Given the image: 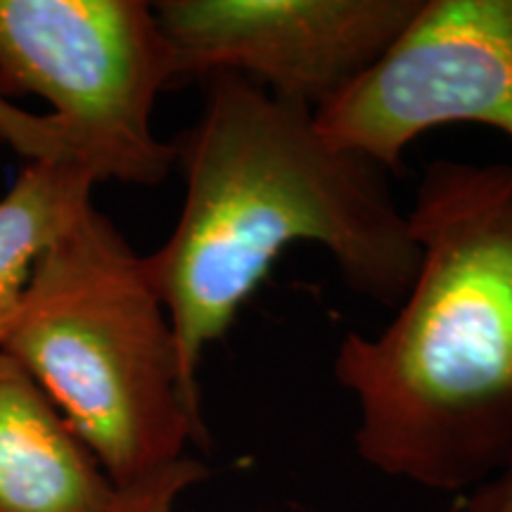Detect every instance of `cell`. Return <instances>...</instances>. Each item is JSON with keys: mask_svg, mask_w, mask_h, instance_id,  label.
<instances>
[{"mask_svg": "<svg viewBox=\"0 0 512 512\" xmlns=\"http://www.w3.org/2000/svg\"><path fill=\"white\" fill-rule=\"evenodd\" d=\"M204 81L200 119L176 145L181 216L145 256L197 394L204 349L226 335L290 245L328 249L344 283L384 306L401 304L420 261L382 166L332 143L316 112L247 76Z\"/></svg>", "mask_w": 512, "mask_h": 512, "instance_id": "cell-1", "label": "cell"}, {"mask_svg": "<svg viewBox=\"0 0 512 512\" xmlns=\"http://www.w3.org/2000/svg\"><path fill=\"white\" fill-rule=\"evenodd\" d=\"M207 477V465L185 456L155 475L117 489L112 512H174L178 498Z\"/></svg>", "mask_w": 512, "mask_h": 512, "instance_id": "cell-9", "label": "cell"}, {"mask_svg": "<svg viewBox=\"0 0 512 512\" xmlns=\"http://www.w3.org/2000/svg\"><path fill=\"white\" fill-rule=\"evenodd\" d=\"M0 140L27 162L38 159H74L64 147L60 128L48 114H31L0 93Z\"/></svg>", "mask_w": 512, "mask_h": 512, "instance_id": "cell-10", "label": "cell"}, {"mask_svg": "<svg viewBox=\"0 0 512 512\" xmlns=\"http://www.w3.org/2000/svg\"><path fill=\"white\" fill-rule=\"evenodd\" d=\"M95 185V176L76 159H38L27 162L0 197V344L15 323L38 259L91 204Z\"/></svg>", "mask_w": 512, "mask_h": 512, "instance_id": "cell-8", "label": "cell"}, {"mask_svg": "<svg viewBox=\"0 0 512 512\" xmlns=\"http://www.w3.org/2000/svg\"><path fill=\"white\" fill-rule=\"evenodd\" d=\"M174 50L143 0H0V93L53 107L64 147L95 181L157 185L178 162L152 131Z\"/></svg>", "mask_w": 512, "mask_h": 512, "instance_id": "cell-4", "label": "cell"}, {"mask_svg": "<svg viewBox=\"0 0 512 512\" xmlns=\"http://www.w3.org/2000/svg\"><path fill=\"white\" fill-rule=\"evenodd\" d=\"M316 121L384 171L439 126L482 124L512 140V0H422L394 46Z\"/></svg>", "mask_w": 512, "mask_h": 512, "instance_id": "cell-5", "label": "cell"}, {"mask_svg": "<svg viewBox=\"0 0 512 512\" xmlns=\"http://www.w3.org/2000/svg\"><path fill=\"white\" fill-rule=\"evenodd\" d=\"M0 349L62 413L117 489L204 444L200 394L145 256L86 204L31 273Z\"/></svg>", "mask_w": 512, "mask_h": 512, "instance_id": "cell-3", "label": "cell"}, {"mask_svg": "<svg viewBox=\"0 0 512 512\" xmlns=\"http://www.w3.org/2000/svg\"><path fill=\"white\" fill-rule=\"evenodd\" d=\"M460 512H512V463L475 486Z\"/></svg>", "mask_w": 512, "mask_h": 512, "instance_id": "cell-11", "label": "cell"}, {"mask_svg": "<svg viewBox=\"0 0 512 512\" xmlns=\"http://www.w3.org/2000/svg\"><path fill=\"white\" fill-rule=\"evenodd\" d=\"M117 486L0 349V512H112Z\"/></svg>", "mask_w": 512, "mask_h": 512, "instance_id": "cell-7", "label": "cell"}, {"mask_svg": "<svg viewBox=\"0 0 512 512\" xmlns=\"http://www.w3.org/2000/svg\"><path fill=\"white\" fill-rule=\"evenodd\" d=\"M408 223L413 283L377 335H344L335 377L356 401L363 463L472 491L512 463V164L437 159Z\"/></svg>", "mask_w": 512, "mask_h": 512, "instance_id": "cell-2", "label": "cell"}, {"mask_svg": "<svg viewBox=\"0 0 512 512\" xmlns=\"http://www.w3.org/2000/svg\"><path fill=\"white\" fill-rule=\"evenodd\" d=\"M422 0H162L178 81L235 72L318 112L361 79Z\"/></svg>", "mask_w": 512, "mask_h": 512, "instance_id": "cell-6", "label": "cell"}]
</instances>
